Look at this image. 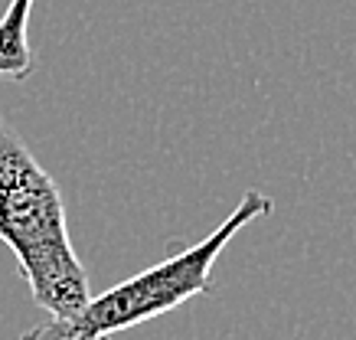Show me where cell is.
I'll use <instances>...</instances> for the list:
<instances>
[{
	"label": "cell",
	"mask_w": 356,
	"mask_h": 340,
	"mask_svg": "<svg viewBox=\"0 0 356 340\" xmlns=\"http://www.w3.org/2000/svg\"><path fill=\"white\" fill-rule=\"evenodd\" d=\"M0 245L20 265L33 301L53 318H72L88 305V272L79 262L59 184L0 118Z\"/></svg>",
	"instance_id": "6da1fadb"
},
{
	"label": "cell",
	"mask_w": 356,
	"mask_h": 340,
	"mask_svg": "<svg viewBox=\"0 0 356 340\" xmlns=\"http://www.w3.org/2000/svg\"><path fill=\"white\" fill-rule=\"evenodd\" d=\"M271 209L275 203L268 193L245 190L236 209L209 236L186 249H177L173 255L154 262L134 278L118 282L105 295L88 298V305L72 318H49L36 324L20 340H108L111 334L138 327L144 321L161 318L173 307L206 295L213 288V265L222 255V249L248 222L271 216Z\"/></svg>",
	"instance_id": "7a4b0ae2"
},
{
	"label": "cell",
	"mask_w": 356,
	"mask_h": 340,
	"mask_svg": "<svg viewBox=\"0 0 356 340\" xmlns=\"http://www.w3.org/2000/svg\"><path fill=\"white\" fill-rule=\"evenodd\" d=\"M33 0H10L0 17V79H23L33 72V53L26 40Z\"/></svg>",
	"instance_id": "3957f363"
}]
</instances>
